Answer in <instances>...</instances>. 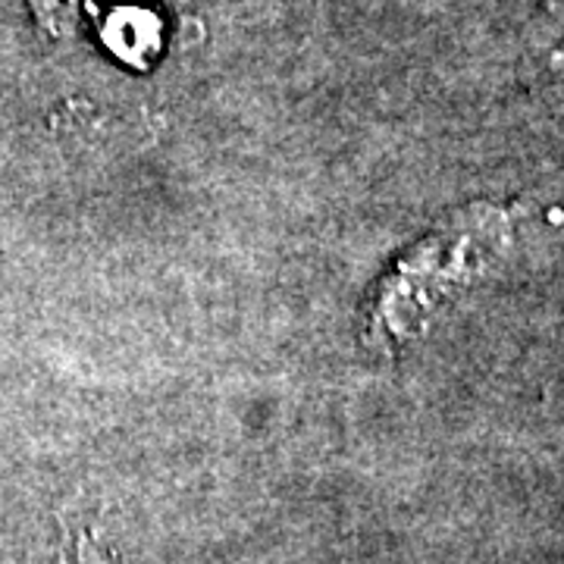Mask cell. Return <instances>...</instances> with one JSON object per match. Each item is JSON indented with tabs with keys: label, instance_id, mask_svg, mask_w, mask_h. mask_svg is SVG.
I'll return each mask as SVG.
<instances>
[{
	"label": "cell",
	"instance_id": "obj_1",
	"mask_svg": "<svg viewBox=\"0 0 564 564\" xmlns=\"http://www.w3.org/2000/svg\"><path fill=\"white\" fill-rule=\"evenodd\" d=\"M530 63L540 85L564 101V13H552L530 32Z\"/></svg>",
	"mask_w": 564,
	"mask_h": 564
},
{
	"label": "cell",
	"instance_id": "obj_2",
	"mask_svg": "<svg viewBox=\"0 0 564 564\" xmlns=\"http://www.w3.org/2000/svg\"><path fill=\"white\" fill-rule=\"evenodd\" d=\"M82 3L85 0H29V7L35 10L39 22L54 39H63V35H69L76 29Z\"/></svg>",
	"mask_w": 564,
	"mask_h": 564
},
{
	"label": "cell",
	"instance_id": "obj_3",
	"mask_svg": "<svg viewBox=\"0 0 564 564\" xmlns=\"http://www.w3.org/2000/svg\"><path fill=\"white\" fill-rule=\"evenodd\" d=\"M73 564H117V558L110 552H104V545L91 540V533L82 530L73 543Z\"/></svg>",
	"mask_w": 564,
	"mask_h": 564
}]
</instances>
